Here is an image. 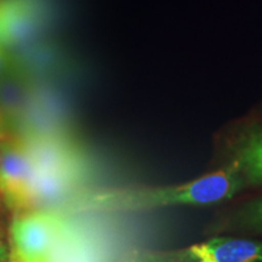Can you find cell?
I'll use <instances>...</instances> for the list:
<instances>
[{
  "instance_id": "1",
  "label": "cell",
  "mask_w": 262,
  "mask_h": 262,
  "mask_svg": "<svg viewBox=\"0 0 262 262\" xmlns=\"http://www.w3.org/2000/svg\"><path fill=\"white\" fill-rule=\"evenodd\" d=\"M244 186L241 172L229 163L224 169L182 185L113 189L91 195L81 205L106 211H140L172 205H211L233 198Z\"/></svg>"
},
{
  "instance_id": "2",
  "label": "cell",
  "mask_w": 262,
  "mask_h": 262,
  "mask_svg": "<svg viewBox=\"0 0 262 262\" xmlns=\"http://www.w3.org/2000/svg\"><path fill=\"white\" fill-rule=\"evenodd\" d=\"M125 262H262V242L214 238L178 250L134 251Z\"/></svg>"
},
{
  "instance_id": "3",
  "label": "cell",
  "mask_w": 262,
  "mask_h": 262,
  "mask_svg": "<svg viewBox=\"0 0 262 262\" xmlns=\"http://www.w3.org/2000/svg\"><path fill=\"white\" fill-rule=\"evenodd\" d=\"M63 229L58 212L48 209L18 212L10 227V247L28 261L50 262Z\"/></svg>"
},
{
  "instance_id": "4",
  "label": "cell",
  "mask_w": 262,
  "mask_h": 262,
  "mask_svg": "<svg viewBox=\"0 0 262 262\" xmlns=\"http://www.w3.org/2000/svg\"><path fill=\"white\" fill-rule=\"evenodd\" d=\"M35 166L27 140L17 135L3 140L0 157V194L10 208L31 206Z\"/></svg>"
},
{
  "instance_id": "5",
  "label": "cell",
  "mask_w": 262,
  "mask_h": 262,
  "mask_svg": "<svg viewBox=\"0 0 262 262\" xmlns=\"http://www.w3.org/2000/svg\"><path fill=\"white\" fill-rule=\"evenodd\" d=\"M49 8L44 0L0 2V45L6 51H19L44 31Z\"/></svg>"
},
{
  "instance_id": "6",
  "label": "cell",
  "mask_w": 262,
  "mask_h": 262,
  "mask_svg": "<svg viewBox=\"0 0 262 262\" xmlns=\"http://www.w3.org/2000/svg\"><path fill=\"white\" fill-rule=\"evenodd\" d=\"M31 89L28 74L12 58L11 67L0 77V108L14 136H19V129L27 118Z\"/></svg>"
},
{
  "instance_id": "7",
  "label": "cell",
  "mask_w": 262,
  "mask_h": 262,
  "mask_svg": "<svg viewBox=\"0 0 262 262\" xmlns=\"http://www.w3.org/2000/svg\"><path fill=\"white\" fill-rule=\"evenodd\" d=\"M245 185H262V126L250 127L235 137L231 146V162Z\"/></svg>"
},
{
  "instance_id": "8",
  "label": "cell",
  "mask_w": 262,
  "mask_h": 262,
  "mask_svg": "<svg viewBox=\"0 0 262 262\" xmlns=\"http://www.w3.org/2000/svg\"><path fill=\"white\" fill-rule=\"evenodd\" d=\"M241 224L245 227L262 232V198L249 203L239 214Z\"/></svg>"
},
{
  "instance_id": "9",
  "label": "cell",
  "mask_w": 262,
  "mask_h": 262,
  "mask_svg": "<svg viewBox=\"0 0 262 262\" xmlns=\"http://www.w3.org/2000/svg\"><path fill=\"white\" fill-rule=\"evenodd\" d=\"M0 262H32L24 258L16 253L11 247L8 249L4 247H0Z\"/></svg>"
},
{
  "instance_id": "10",
  "label": "cell",
  "mask_w": 262,
  "mask_h": 262,
  "mask_svg": "<svg viewBox=\"0 0 262 262\" xmlns=\"http://www.w3.org/2000/svg\"><path fill=\"white\" fill-rule=\"evenodd\" d=\"M11 66L12 57L10 56V52L6 51L5 49L0 45V77H2Z\"/></svg>"
},
{
  "instance_id": "11",
  "label": "cell",
  "mask_w": 262,
  "mask_h": 262,
  "mask_svg": "<svg viewBox=\"0 0 262 262\" xmlns=\"http://www.w3.org/2000/svg\"><path fill=\"white\" fill-rule=\"evenodd\" d=\"M10 136H14V135H12L11 130H10L9 127V124L6 122L4 114H3L2 108H0V140H5Z\"/></svg>"
},
{
  "instance_id": "12",
  "label": "cell",
  "mask_w": 262,
  "mask_h": 262,
  "mask_svg": "<svg viewBox=\"0 0 262 262\" xmlns=\"http://www.w3.org/2000/svg\"><path fill=\"white\" fill-rule=\"evenodd\" d=\"M2 143H3V140H0V157H2Z\"/></svg>"
}]
</instances>
